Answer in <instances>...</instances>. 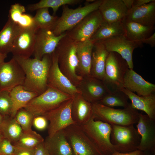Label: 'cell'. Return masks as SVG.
Wrapping results in <instances>:
<instances>
[{
    "label": "cell",
    "mask_w": 155,
    "mask_h": 155,
    "mask_svg": "<svg viewBox=\"0 0 155 155\" xmlns=\"http://www.w3.org/2000/svg\"><path fill=\"white\" fill-rule=\"evenodd\" d=\"M23 69L25 78L22 85L26 90L38 95L47 88V79L52 61L51 54L43 56L41 60L13 57Z\"/></svg>",
    "instance_id": "obj_1"
},
{
    "label": "cell",
    "mask_w": 155,
    "mask_h": 155,
    "mask_svg": "<svg viewBox=\"0 0 155 155\" xmlns=\"http://www.w3.org/2000/svg\"><path fill=\"white\" fill-rule=\"evenodd\" d=\"M77 45V42L66 35L59 42L55 52L61 71L73 85L77 87L83 77L77 73L78 66Z\"/></svg>",
    "instance_id": "obj_2"
},
{
    "label": "cell",
    "mask_w": 155,
    "mask_h": 155,
    "mask_svg": "<svg viewBox=\"0 0 155 155\" xmlns=\"http://www.w3.org/2000/svg\"><path fill=\"white\" fill-rule=\"evenodd\" d=\"M92 104L94 119L111 125H134L139 120L140 113L132 107L131 103L123 109L108 107L97 102Z\"/></svg>",
    "instance_id": "obj_3"
},
{
    "label": "cell",
    "mask_w": 155,
    "mask_h": 155,
    "mask_svg": "<svg viewBox=\"0 0 155 155\" xmlns=\"http://www.w3.org/2000/svg\"><path fill=\"white\" fill-rule=\"evenodd\" d=\"M79 126L103 155H110L117 151L111 141L110 124L95 119L93 116L87 123Z\"/></svg>",
    "instance_id": "obj_4"
},
{
    "label": "cell",
    "mask_w": 155,
    "mask_h": 155,
    "mask_svg": "<svg viewBox=\"0 0 155 155\" xmlns=\"http://www.w3.org/2000/svg\"><path fill=\"white\" fill-rule=\"evenodd\" d=\"M73 97L48 87L44 92L31 100L24 108L34 117L42 115L57 108Z\"/></svg>",
    "instance_id": "obj_5"
},
{
    "label": "cell",
    "mask_w": 155,
    "mask_h": 155,
    "mask_svg": "<svg viewBox=\"0 0 155 155\" xmlns=\"http://www.w3.org/2000/svg\"><path fill=\"white\" fill-rule=\"evenodd\" d=\"M102 1L87 2L83 6L75 9L70 8L67 5L63 6L61 16L53 31L54 34L59 36L74 27L88 15L98 9Z\"/></svg>",
    "instance_id": "obj_6"
},
{
    "label": "cell",
    "mask_w": 155,
    "mask_h": 155,
    "mask_svg": "<svg viewBox=\"0 0 155 155\" xmlns=\"http://www.w3.org/2000/svg\"><path fill=\"white\" fill-rule=\"evenodd\" d=\"M129 69L127 62L119 54L109 52L106 61L104 82L111 92L124 88L123 79Z\"/></svg>",
    "instance_id": "obj_7"
},
{
    "label": "cell",
    "mask_w": 155,
    "mask_h": 155,
    "mask_svg": "<svg viewBox=\"0 0 155 155\" xmlns=\"http://www.w3.org/2000/svg\"><path fill=\"white\" fill-rule=\"evenodd\" d=\"M111 125V141L117 151L126 153L138 150L140 137L134 125Z\"/></svg>",
    "instance_id": "obj_8"
},
{
    "label": "cell",
    "mask_w": 155,
    "mask_h": 155,
    "mask_svg": "<svg viewBox=\"0 0 155 155\" xmlns=\"http://www.w3.org/2000/svg\"><path fill=\"white\" fill-rule=\"evenodd\" d=\"M64 130L75 155H103L79 125L73 124Z\"/></svg>",
    "instance_id": "obj_9"
},
{
    "label": "cell",
    "mask_w": 155,
    "mask_h": 155,
    "mask_svg": "<svg viewBox=\"0 0 155 155\" xmlns=\"http://www.w3.org/2000/svg\"><path fill=\"white\" fill-rule=\"evenodd\" d=\"M104 21L98 9L85 17L77 25L65 32L66 36L78 43L90 40Z\"/></svg>",
    "instance_id": "obj_10"
},
{
    "label": "cell",
    "mask_w": 155,
    "mask_h": 155,
    "mask_svg": "<svg viewBox=\"0 0 155 155\" xmlns=\"http://www.w3.org/2000/svg\"><path fill=\"white\" fill-rule=\"evenodd\" d=\"M73 98L64 102L55 109L42 115L49 122L47 128L48 136L51 137L58 131L75 124L71 115Z\"/></svg>",
    "instance_id": "obj_11"
},
{
    "label": "cell",
    "mask_w": 155,
    "mask_h": 155,
    "mask_svg": "<svg viewBox=\"0 0 155 155\" xmlns=\"http://www.w3.org/2000/svg\"><path fill=\"white\" fill-rule=\"evenodd\" d=\"M25 78L23 69L13 57L0 63V91L10 92L16 86H22Z\"/></svg>",
    "instance_id": "obj_12"
},
{
    "label": "cell",
    "mask_w": 155,
    "mask_h": 155,
    "mask_svg": "<svg viewBox=\"0 0 155 155\" xmlns=\"http://www.w3.org/2000/svg\"><path fill=\"white\" fill-rule=\"evenodd\" d=\"M102 43L109 52L119 54L127 62L129 69H133V53L134 50L142 47L143 43L129 39L125 35L118 36L98 42Z\"/></svg>",
    "instance_id": "obj_13"
},
{
    "label": "cell",
    "mask_w": 155,
    "mask_h": 155,
    "mask_svg": "<svg viewBox=\"0 0 155 155\" xmlns=\"http://www.w3.org/2000/svg\"><path fill=\"white\" fill-rule=\"evenodd\" d=\"M52 61L49 70L48 87L74 96L81 94L80 90L73 85L60 69L57 54L55 51L51 54Z\"/></svg>",
    "instance_id": "obj_14"
},
{
    "label": "cell",
    "mask_w": 155,
    "mask_h": 155,
    "mask_svg": "<svg viewBox=\"0 0 155 155\" xmlns=\"http://www.w3.org/2000/svg\"><path fill=\"white\" fill-rule=\"evenodd\" d=\"M38 30L34 26L22 28L12 45L11 53L13 57L28 59L33 54Z\"/></svg>",
    "instance_id": "obj_15"
},
{
    "label": "cell",
    "mask_w": 155,
    "mask_h": 155,
    "mask_svg": "<svg viewBox=\"0 0 155 155\" xmlns=\"http://www.w3.org/2000/svg\"><path fill=\"white\" fill-rule=\"evenodd\" d=\"M140 137L138 150L149 152L153 155L155 152V119H150L147 115L140 113L136 125Z\"/></svg>",
    "instance_id": "obj_16"
},
{
    "label": "cell",
    "mask_w": 155,
    "mask_h": 155,
    "mask_svg": "<svg viewBox=\"0 0 155 155\" xmlns=\"http://www.w3.org/2000/svg\"><path fill=\"white\" fill-rule=\"evenodd\" d=\"M77 87L83 97L92 104L98 102L111 92L103 81L90 75L83 77Z\"/></svg>",
    "instance_id": "obj_17"
},
{
    "label": "cell",
    "mask_w": 155,
    "mask_h": 155,
    "mask_svg": "<svg viewBox=\"0 0 155 155\" xmlns=\"http://www.w3.org/2000/svg\"><path fill=\"white\" fill-rule=\"evenodd\" d=\"M66 35L64 32L56 36L52 31L38 29L36 33L33 53L34 58L41 60L44 55L52 54L60 40Z\"/></svg>",
    "instance_id": "obj_18"
},
{
    "label": "cell",
    "mask_w": 155,
    "mask_h": 155,
    "mask_svg": "<svg viewBox=\"0 0 155 155\" xmlns=\"http://www.w3.org/2000/svg\"><path fill=\"white\" fill-rule=\"evenodd\" d=\"M123 86L131 92H136L137 95L140 96L155 93L154 84L146 81L133 69H129L124 76Z\"/></svg>",
    "instance_id": "obj_19"
},
{
    "label": "cell",
    "mask_w": 155,
    "mask_h": 155,
    "mask_svg": "<svg viewBox=\"0 0 155 155\" xmlns=\"http://www.w3.org/2000/svg\"><path fill=\"white\" fill-rule=\"evenodd\" d=\"M98 10L104 20L108 24L122 21L128 12L122 0H102Z\"/></svg>",
    "instance_id": "obj_20"
},
{
    "label": "cell",
    "mask_w": 155,
    "mask_h": 155,
    "mask_svg": "<svg viewBox=\"0 0 155 155\" xmlns=\"http://www.w3.org/2000/svg\"><path fill=\"white\" fill-rule=\"evenodd\" d=\"M71 110L73 121L79 125L86 124L93 116L92 103L86 100L81 94L73 96Z\"/></svg>",
    "instance_id": "obj_21"
},
{
    "label": "cell",
    "mask_w": 155,
    "mask_h": 155,
    "mask_svg": "<svg viewBox=\"0 0 155 155\" xmlns=\"http://www.w3.org/2000/svg\"><path fill=\"white\" fill-rule=\"evenodd\" d=\"M93 43L90 75L104 82L106 61L109 52L102 43Z\"/></svg>",
    "instance_id": "obj_22"
},
{
    "label": "cell",
    "mask_w": 155,
    "mask_h": 155,
    "mask_svg": "<svg viewBox=\"0 0 155 155\" xmlns=\"http://www.w3.org/2000/svg\"><path fill=\"white\" fill-rule=\"evenodd\" d=\"M44 144L49 155H75L64 129L51 137L47 136L44 140Z\"/></svg>",
    "instance_id": "obj_23"
},
{
    "label": "cell",
    "mask_w": 155,
    "mask_h": 155,
    "mask_svg": "<svg viewBox=\"0 0 155 155\" xmlns=\"http://www.w3.org/2000/svg\"><path fill=\"white\" fill-rule=\"evenodd\" d=\"M125 19L144 26H154L155 0L141 7L132 8Z\"/></svg>",
    "instance_id": "obj_24"
},
{
    "label": "cell",
    "mask_w": 155,
    "mask_h": 155,
    "mask_svg": "<svg viewBox=\"0 0 155 155\" xmlns=\"http://www.w3.org/2000/svg\"><path fill=\"white\" fill-rule=\"evenodd\" d=\"M93 43L90 40L77 43V74L82 77L90 75Z\"/></svg>",
    "instance_id": "obj_25"
},
{
    "label": "cell",
    "mask_w": 155,
    "mask_h": 155,
    "mask_svg": "<svg viewBox=\"0 0 155 155\" xmlns=\"http://www.w3.org/2000/svg\"><path fill=\"white\" fill-rule=\"evenodd\" d=\"M121 90L130 100L133 108L144 111L150 119H155V93L140 96L124 88Z\"/></svg>",
    "instance_id": "obj_26"
},
{
    "label": "cell",
    "mask_w": 155,
    "mask_h": 155,
    "mask_svg": "<svg viewBox=\"0 0 155 155\" xmlns=\"http://www.w3.org/2000/svg\"><path fill=\"white\" fill-rule=\"evenodd\" d=\"M22 28L8 18L0 31V53L7 54L11 52L14 40Z\"/></svg>",
    "instance_id": "obj_27"
},
{
    "label": "cell",
    "mask_w": 155,
    "mask_h": 155,
    "mask_svg": "<svg viewBox=\"0 0 155 155\" xmlns=\"http://www.w3.org/2000/svg\"><path fill=\"white\" fill-rule=\"evenodd\" d=\"M122 22L125 30V35L129 40L134 41L141 42L150 36L155 29V26H144L125 18Z\"/></svg>",
    "instance_id": "obj_28"
},
{
    "label": "cell",
    "mask_w": 155,
    "mask_h": 155,
    "mask_svg": "<svg viewBox=\"0 0 155 155\" xmlns=\"http://www.w3.org/2000/svg\"><path fill=\"white\" fill-rule=\"evenodd\" d=\"M125 34L122 21L111 24L104 21L90 40L93 42H100L114 37L125 35Z\"/></svg>",
    "instance_id": "obj_29"
},
{
    "label": "cell",
    "mask_w": 155,
    "mask_h": 155,
    "mask_svg": "<svg viewBox=\"0 0 155 155\" xmlns=\"http://www.w3.org/2000/svg\"><path fill=\"white\" fill-rule=\"evenodd\" d=\"M9 94L12 102L10 115L12 117H14L19 110L24 108L31 100L38 95L35 92L26 90L22 85L13 88Z\"/></svg>",
    "instance_id": "obj_30"
},
{
    "label": "cell",
    "mask_w": 155,
    "mask_h": 155,
    "mask_svg": "<svg viewBox=\"0 0 155 155\" xmlns=\"http://www.w3.org/2000/svg\"><path fill=\"white\" fill-rule=\"evenodd\" d=\"M0 131L4 137L10 140L13 144L21 136L23 130L14 117L3 116L0 124Z\"/></svg>",
    "instance_id": "obj_31"
},
{
    "label": "cell",
    "mask_w": 155,
    "mask_h": 155,
    "mask_svg": "<svg viewBox=\"0 0 155 155\" xmlns=\"http://www.w3.org/2000/svg\"><path fill=\"white\" fill-rule=\"evenodd\" d=\"M25 7L18 3L11 5L9 11L8 18L23 28L34 26L33 17L26 14Z\"/></svg>",
    "instance_id": "obj_32"
},
{
    "label": "cell",
    "mask_w": 155,
    "mask_h": 155,
    "mask_svg": "<svg viewBox=\"0 0 155 155\" xmlns=\"http://www.w3.org/2000/svg\"><path fill=\"white\" fill-rule=\"evenodd\" d=\"M49 9L48 8H43L36 10L33 20L34 25L38 29L53 31L55 28L59 17L50 15Z\"/></svg>",
    "instance_id": "obj_33"
},
{
    "label": "cell",
    "mask_w": 155,
    "mask_h": 155,
    "mask_svg": "<svg viewBox=\"0 0 155 155\" xmlns=\"http://www.w3.org/2000/svg\"><path fill=\"white\" fill-rule=\"evenodd\" d=\"M82 0H41L38 2L31 4L27 6L28 11H33L43 8H51L53 11V16L61 6L65 5H74L82 2Z\"/></svg>",
    "instance_id": "obj_34"
},
{
    "label": "cell",
    "mask_w": 155,
    "mask_h": 155,
    "mask_svg": "<svg viewBox=\"0 0 155 155\" xmlns=\"http://www.w3.org/2000/svg\"><path fill=\"white\" fill-rule=\"evenodd\" d=\"M44 141V139L40 135L31 129L23 131L18 140L13 145L27 148L34 149Z\"/></svg>",
    "instance_id": "obj_35"
},
{
    "label": "cell",
    "mask_w": 155,
    "mask_h": 155,
    "mask_svg": "<svg viewBox=\"0 0 155 155\" xmlns=\"http://www.w3.org/2000/svg\"><path fill=\"white\" fill-rule=\"evenodd\" d=\"M127 95L121 90L111 92L98 102L105 106L113 108L115 106L127 107L130 104Z\"/></svg>",
    "instance_id": "obj_36"
},
{
    "label": "cell",
    "mask_w": 155,
    "mask_h": 155,
    "mask_svg": "<svg viewBox=\"0 0 155 155\" xmlns=\"http://www.w3.org/2000/svg\"><path fill=\"white\" fill-rule=\"evenodd\" d=\"M34 116L24 108L19 110L14 117L23 131L32 129Z\"/></svg>",
    "instance_id": "obj_37"
},
{
    "label": "cell",
    "mask_w": 155,
    "mask_h": 155,
    "mask_svg": "<svg viewBox=\"0 0 155 155\" xmlns=\"http://www.w3.org/2000/svg\"><path fill=\"white\" fill-rule=\"evenodd\" d=\"M12 102L9 92L0 91V114L3 116L11 115Z\"/></svg>",
    "instance_id": "obj_38"
},
{
    "label": "cell",
    "mask_w": 155,
    "mask_h": 155,
    "mask_svg": "<svg viewBox=\"0 0 155 155\" xmlns=\"http://www.w3.org/2000/svg\"><path fill=\"white\" fill-rule=\"evenodd\" d=\"M14 146L8 139L4 137L0 141V155H13Z\"/></svg>",
    "instance_id": "obj_39"
},
{
    "label": "cell",
    "mask_w": 155,
    "mask_h": 155,
    "mask_svg": "<svg viewBox=\"0 0 155 155\" xmlns=\"http://www.w3.org/2000/svg\"><path fill=\"white\" fill-rule=\"evenodd\" d=\"M48 121L43 116H36L34 118L32 125L37 129L42 131L47 128Z\"/></svg>",
    "instance_id": "obj_40"
},
{
    "label": "cell",
    "mask_w": 155,
    "mask_h": 155,
    "mask_svg": "<svg viewBox=\"0 0 155 155\" xmlns=\"http://www.w3.org/2000/svg\"><path fill=\"white\" fill-rule=\"evenodd\" d=\"M13 155H34V149L27 148L15 146Z\"/></svg>",
    "instance_id": "obj_41"
},
{
    "label": "cell",
    "mask_w": 155,
    "mask_h": 155,
    "mask_svg": "<svg viewBox=\"0 0 155 155\" xmlns=\"http://www.w3.org/2000/svg\"><path fill=\"white\" fill-rule=\"evenodd\" d=\"M34 155H49L44 142L39 144L34 149Z\"/></svg>",
    "instance_id": "obj_42"
},
{
    "label": "cell",
    "mask_w": 155,
    "mask_h": 155,
    "mask_svg": "<svg viewBox=\"0 0 155 155\" xmlns=\"http://www.w3.org/2000/svg\"><path fill=\"white\" fill-rule=\"evenodd\" d=\"M143 43L149 45L151 47H154L155 46V33L154 32L150 36L144 39L141 41Z\"/></svg>",
    "instance_id": "obj_43"
},
{
    "label": "cell",
    "mask_w": 155,
    "mask_h": 155,
    "mask_svg": "<svg viewBox=\"0 0 155 155\" xmlns=\"http://www.w3.org/2000/svg\"><path fill=\"white\" fill-rule=\"evenodd\" d=\"M110 155H145V152L139 150L126 153H123L116 151Z\"/></svg>",
    "instance_id": "obj_44"
},
{
    "label": "cell",
    "mask_w": 155,
    "mask_h": 155,
    "mask_svg": "<svg viewBox=\"0 0 155 155\" xmlns=\"http://www.w3.org/2000/svg\"><path fill=\"white\" fill-rule=\"evenodd\" d=\"M153 0H134L132 7H137L145 5Z\"/></svg>",
    "instance_id": "obj_45"
},
{
    "label": "cell",
    "mask_w": 155,
    "mask_h": 155,
    "mask_svg": "<svg viewBox=\"0 0 155 155\" xmlns=\"http://www.w3.org/2000/svg\"><path fill=\"white\" fill-rule=\"evenodd\" d=\"M125 6L129 11L132 7L134 0H122Z\"/></svg>",
    "instance_id": "obj_46"
},
{
    "label": "cell",
    "mask_w": 155,
    "mask_h": 155,
    "mask_svg": "<svg viewBox=\"0 0 155 155\" xmlns=\"http://www.w3.org/2000/svg\"><path fill=\"white\" fill-rule=\"evenodd\" d=\"M7 57V54L0 53V63L4 62Z\"/></svg>",
    "instance_id": "obj_47"
},
{
    "label": "cell",
    "mask_w": 155,
    "mask_h": 155,
    "mask_svg": "<svg viewBox=\"0 0 155 155\" xmlns=\"http://www.w3.org/2000/svg\"><path fill=\"white\" fill-rule=\"evenodd\" d=\"M145 155H153L151 152H145Z\"/></svg>",
    "instance_id": "obj_48"
},
{
    "label": "cell",
    "mask_w": 155,
    "mask_h": 155,
    "mask_svg": "<svg viewBox=\"0 0 155 155\" xmlns=\"http://www.w3.org/2000/svg\"><path fill=\"white\" fill-rule=\"evenodd\" d=\"M3 116L0 114V124L1 123L3 118Z\"/></svg>",
    "instance_id": "obj_49"
},
{
    "label": "cell",
    "mask_w": 155,
    "mask_h": 155,
    "mask_svg": "<svg viewBox=\"0 0 155 155\" xmlns=\"http://www.w3.org/2000/svg\"><path fill=\"white\" fill-rule=\"evenodd\" d=\"M3 138V136L0 131V141Z\"/></svg>",
    "instance_id": "obj_50"
},
{
    "label": "cell",
    "mask_w": 155,
    "mask_h": 155,
    "mask_svg": "<svg viewBox=\"0 0 155 155\" xmlns=\"http://www.w3.org/2000/svg\"></svg>",
    "instance_id": "obj_51"
}]
</instances>
